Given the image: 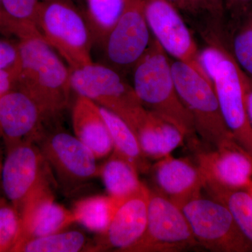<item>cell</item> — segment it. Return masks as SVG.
Listing matches in <instances>:
<instances>
[{
  "label": "cell",
  "mask_w": 252,
  "mask_h": 252,
  "mask_svg": "<svg viewBox=\"0 0 252 252\" xmlns=\"http://www.w3.org/2000/svg\"><path fill=\"white\" fill-rule=\"evenodd\" d=\"M54 187L48 186L36 191L20 214L21 233L18 245L31 239L40 238L67 229L75 223L72 210L56 203Z\"/></svg>",
  "instance_id": "9a60e30c"
},
{
  "label": "cell",
  "mask_w": 252,
  "mask_h": 252,
  "mask_svg": "<svg viewBox=\"0 0 252 252\" xmlns=\"http://www.w3.org/2000/svg\"><path fill=\"white\" fill-rule=\"evenodd\" d=\"M0 34L6 36H15L18 39L24 37L21 28L15 24L4 11L0 0Z\"/></svg>",
  "instance_id": "d6a6232c"
},
{
  "label": "cell",
  "mask_w": 252,
  "mask_h": 252,
  "mask_svg": "<svg viewBox=\"0 0 252 252\" xmlns=\"http://www.w3.org/2000/svg\"><path fill=\"white\" fill-rule=\"evenodd\" d=\"M220 112L239 145L252 157V124L245 104L240 69L227 50L213 79Z\"/></svg>",
  "instance_id": "8fae6325"
},
{
  "label": "cell",
  "mask_w": 252,
  "mask_h": 252,
  "mask_svg": "<svg viewBox=\"0 0 252 252\" xmlns=\"http://www.w3.org/2000/svg\"><path fill=\"white\" fill-rule=\"evenodd\" d=\"M169 1L179 10L182 16L185 14L186 16L190 18L189 19L191 20V11H190L188 0H169Z\"/></svg>",
  "instance_id": "d590c367"
},
{
  "label": "cell",
  "mask_w": 252,
  "mask_h": 252,
  "mask_svg": "<svg viewBox=\"0 0 252 252\" xmlns=\"http://www.w3.org/2000/svg\"><path fill=\"white\" fill-rule=\"evenodd\" d=\"M197 245L182 209L159 190H150L146 229L124 252H179Z\"/></svg>",
  "instance_id": "52a82bcc"
},
{
  "label": "cell",
  "mask_w": 252,
  "mask_h": 252,
  "mask_svg": "<svg viewBox=\"0 0 252 252\" xmlns=\"http://www.w3.org/2000/svg\"><path fill=\"white\" fill-rule=\"evenodd\" d=\"M36 144L66 193L99 177L97 159L75 135L61 128L46 130Z\"/></svg>",
  "instance_id": "8992f818"
},
{
  "label": "cell",
  "mask_w": 252,
  "mask_h": 252,
  "mask_svg": "<svg viewBox=\"0 0 252 252\" xmlns=\"http://www.w3.org/2000/svg\"><path fill=\"white\" fill-rule=\"evenodd\" d=\"M133 67V88L145 108L175 126L185 137H193V117L176 89L167 53L155 38Z\"/></svg>",
  "instance_id": "7a4b0ae2"
},
{
  "label": "cell",
  "mask_w": 252,
  "mask_h": 252,
  "mask_svg": "<svg viewBox=\"0 0 252 252\" xmlns=\"http://www.w3.org/2000/svg\"><path fill=\"white\" fill-rule=\"evenodd\" d=\"M225 36L239 23L252 14V0H224Z\"/></svg>",
  "instance_id": "f546056e"
},
{
  "label": "cell",
  "mask_w": 252,
  "mask_h": 252,
  "mask_svg": "<svg viewBox=\"0 0 252 252\" xmlns=\"http://www.w3.org/2000/svg\"><path fill=\"white\" fill-rule=\"evenodd\" d=\"M203 180V190L210 198L227 207L240 229L252 243V199L248 192L227 188L206 177Z\"/></svg>",
  "instance_id": "7402d4cb"
},
{
  "label": "cell",
  "mask_w": 252,
  "mask_h": 252,
  "mask_svg": "<svg viewBox=\"0 0 252 252\" xmlns=\"http://www.w3.org/2000/svg\"><path fill=\"white\" fill-rule=\"evenodd\" d=\"M125 198L111 195H93L77 200L72 211L76 222L86 229L102 234L108 228L113 217Z\"/></svg>",
  "instance_id": "44dd1931"
},
{
  "label": "cell",
  "mask_w": 252,
  "mask_h": 252,
  "mask_svg": "<svg viewBox=\"0 0 252 252\" xmlns=\"http://www.w3.org/2000/svg\"><path fill=\"white\" fill-rule=\"evenodd\" d=\"M247 192H248L249 195H250L252 199V180L249 183V185L247 186L246 188L245 189Z\"/></svg>",
  "instance_id": "74e56055"
},
{
  "label": "cell",
  "mask_w": 252,
  "mask_h": 252,
  "mask_svg": "<svg viewBox=\"0 0 252 252\" xmlns=\"http://www.w3.org/2000/svg\"><path fill=\"white\" fill-rule=\"evenodd\" d=\"M240 76H241L242 83H243L245 104L248 109L249 117L252 124V79L245 74L241 69H240Z\"/></svg>",
  "instance_id": "e575fe53"
},
{
  "label": "cell",
  "mask_w": 252,
  "mask_h": 252,
  "mask_svg": "<svg viewBox=\"0 0 252 252\" xmlns=\"http://www.w3.org/2000/svg\"><path fill=\"white\" fill-rule=\"evenodd\" d=\"M227 50L228 49L223 45L209 44L200 52V63L212 82L219 65L224 59Z\"/></svg>",
  "instance_id": "4dcf8cb0"
},
{
  "label": "cell",
  "mask_w": 252,
  "mask_h": 252,
  "mask_svg": "<svg viewBox=\"0 0 252 252\" xmlns=\"http://www.w3.org/2000/svg\"><path fill=\"white\" fill-rule=\"evenodd\" d=\"M150 189L145 185L127 197L118 208L108 228L97 235L89 252L124 250L135 243L146 229Z\"/></svg>",
  "instance_id": "4fadbf2b"
},
{
  "label": "cell",
  "mask_w": 252,
  "mask_h": 252,
  "mask_svg": "<svg viewBox=\"0 0 252 252\" xmlns=\"http://www.w3.org/2000/svg\"><path fill=\"white\" fill-rule=\"evenodd\" d=\"M87 20L94 41L104 44L120 18L127 0H86Z\"/></svg>",
  "instance_id": "484cf974"
},
{
  "label": "cell",
  "mask_w": 252,
  "mask_h": 252,
  "mask_svg": "<svg viewBox=\"0 0 252 252\" xmlns=\"http://www.w3.org/2000/svg\"><path fill=\"white\" fill-rule=\"evenodd\" d=\"M143 0H127L125 8L103 45L109 62L119 67H133L152 41Z\"/></svg>",
  "instance_id": "7c38bea8"
},
{
  "label": "cell",
  "mask_w": 252,
  "mask_h": 252,
  "mask_svg": "<svg viewBox=\"0 0 252 252\" xmlns=\"http://www.w3.org/2000/svg\"><path fill=\"white\" fill-rule=\"evenodd\" d=\"M39 1L40 0H1L6 14L23 31L25 36L23 38L41 36L36 23Z\"/></svg>",
  "instance_id": "83f0119b"
},
{
  "label": "cell",
  "mask_w": 252,
  "mask_h": 252,
  "mask_svg": "<svg viewBox=\"0 0 252 252\" xmlns=\"http://www.w3.org/2000/svg\"><path fill=\"white\" fill-rule=\"evenodd\" d=\"M136 135L146 157L159 160L170 155L185 138L175 126L149 110Z\"/></svg>",
  "instance_id": "d6986e66"
},
{
  "label": "cell",
  "mask_w": 252,
  "mask_h": 252,
  "mask_svg": "<svg viewBox=\"0 0 252 252\" xmlns=\"http://www.w3.org/2000/svg\"><path fill=\"white\" fill-rule=\"evenodd\" d=\"M18 61L17 43L0 39V69L14 67Z\"/></svg>",
  "instance_id": "1f68e13d"
},
{
  "label": "cell",
  "mask_w": 252,
  "mask_h": 252,
  "mask_svg": "<svg viewBox=\"0 0 252 252\" xmlns=\"http://www.w3.org/2000/svg\"><path fill=\"white\" fill-rule=\"evenodd\" d=\"M138 171L124 158L112 152V156L99 166L101 177L108 195L125 198L142 187Z\"/></svg>",
  "instance_id": "603a6c76"
},
{
  "label": "cell",
  "mask_w": 252,
  "mask_h": 252,
  "mask_svg": "<svg viewBox=\"0 0 252 252\" xmlns=\"http://www.w3.org/2000/svg\"><path fill=\"white\" fill-rule=\"evenodd\" d=\"M171 70L179 95L193 117L196 133L216 149L236 143L222 116L213 83L177 60L171 62Z\"/></svg>",
  "instance_id": "5b68a950"
},
{
  "label": "cell",
  "mask_w": 252,
  "mask_h": 252,
  "mask_svg": "<svg viewBox=\"0 0 252 252\" xmlns=\"http://www.w3.org/2000/svg\"><path fill=\"white\" fill-rule=\"evenodd\" d=\"M143 3L151 32L165 52L212 81L204 70L200 51L179 10L169 0H143Z\"/></svg>",
  "instance_id": "30bf717a"
},
{
  "label": "cell",
  "mask_w": 252,
  "mask_h": 252,
  "mask_svg": "<svg viewBox=\"0 0 252 252\" xmlns=\"http://www.w3.org/2000/svg\"><path fill=\"white\" fill-rule=\"evenodd\" d=\"M36 23L41 38L62 56L69 69L94 63L90 26L70 0H40Z\"/></svg>",
  "instance_id": "3957f363"
},
{
  "label": "cell",
  "mask_w": 252,
  "mask_h": 252,
  "mask_svg": "<svg viewBox=\"0 0 252 252\" xmlns=\"http://www.w3.org/2000/svg\"><path fill=\"white\" fill-rule=\"evenodd\" d=\"M191 21H197L207 42H224L225 10L224 0H188Z\"/></svg>",
  "instance_id": "cb8c5ba5"
},
{
  "label": "cell",
  "mask_w": 252,
  "mask_h": 252,
  "mask_svg": "<svg viewBox=\"0 0 252 252\" xmlns=\"http://www.w3.org/2000/svg\"><path fill=\"white\" fill-rule=\"evenodd\" d=\"M226 40H230L228 51L239 67L252 79V14L230 31Z\"/></svg>",
  "instance_id": "4316f807"
},
{
  "label": "cell",
  "mask_w": 252,
  "mask_h": 252,
  "mask_svg": "<svg viewBox=\"0 0 252 252\" xmlns=\"http://www.w3.org/2000/svg\"><path fill=\"white\" fill-rule=\"evenodd\" d=\"M1 140V136H0V140ZM3 161H4V158H3L2 152H1V147H0V191L1 190V170H2Z\"/></svg>",
  "instance_id": "8d00e7d4"
},
{
  "label": "cell",
  "mask_w": 252,
  "mask_h": 252,
  "mask_svg": "<svg viewBox=\"0 0 252 252\" xmlns=\"http://www.w3.org/2000/svg\"><path fill=\"white\" fill-rule=\"evenodd\" d=\"M72 121L74 135L90 149L97 160L112 153V138L97 104L78 95L72 107Z\"/></svg>",
  "instance_id": "ac0fdd59"
},
{
  "label": "cell",
  "mask_w": 252,
  "mask_h": 252,
  "mask_svg": "<svg viewBox=\"0 0 252 252\" xmlns=\"http://www.w3.org/2000/svg\"><path fill=\"white\" fill-rule=\"evenodd\" d=\"M52 170L34 142H23L6 149L1 170V190L21 214L29 199L39 189L56 186Z\"/></svg>",
  "instance_id": "9c48e42d"
},
{
  "label": "cell",
  "mask_w": 252,
  "mask_h": 252,
  "mask_svg": "<svg viewBox=\"0 0 252 252\" xmlns=\"http://www.w3.org/2000/svg\"><path fill=\"white\" fill-rule=\"evenodd\" d=\"M16 89L37 104L46 123L56 120L67 108L72 89L70 69L41 36L18 39Z\"/></svg>",
  "instance_id": "6da1fadb"
},
{
  "label": "cell",
  "mask_w": 252,
  "mask_h": 252,
  "mask_svg": "<svg viewBox=\"0 0 252 252\" xmlns=\"http://www.w3.org/2000/svg\"><path fill=\"white\" fill-rule=\"evenodd\" d=\"M45 123L37 104L23 91L16 88L0 97V136L5 149L36 143L46 130Z\"/></svg>",
  "instance_id": "5bb4252c"
},
{
  "label": "cell",
  "mask_w": 252,
  "mask_h": 252,
  "mask_svg": "<svg viewBox=\"0 0 252 252\" xmlns=\"http://www.w3.org/2000/svg\"><path fill=\"white\" fill-rule=\"evenodd\" d=\"M99 110L112 138L113 152L135 167L137 171L147 173L151 165L135 132L117 114L102 107H99Z\"/></svg>",
  "instance_id": "ffe728a7"
},
{
  "label": "cell",
  "mask_w": 252,
  "mask_h": 252,
  "mask_svg": "<svg viewBox=\"0 0 252 252\" xmlns=\"http://www.w3.org/2000/svg\"><path fill=\"white\" fill-rule=\"evenodd\" d=\"M70 81L77 95L117 114L135 133L148 113L134 88L112 67L93 63L70 69Z\"/></svg>",
  "instance_id": "277c9868"
},
{
  "label": "cell",
  "mask_w": 252,
  "mask_h": 252,
  "mask_svg": "<svg viewBox=\"0 0 252 252\" xmlns=\"http://www.w3.org/2000/svg\"><path fill=\"white\" fill-rule=\"evenodd\" d=\"M197 243L211 252H251L252 243L243 234L229 210L214 198L200 196L182 207Z\"/></svg>",
  "instance_id": "ba28073f"
},
{
  "label": "cell",
  "mask_w": 252,
  "mask_h": 252,
  "mask_svg": "<svg viewBox=\"0 0 252 252\" xmlns=\"http://www.w3.org/2000/svg\"><path fill=\"white\" fill-rule=\"evenodd\" d=\"M197 154V165L203 177L237 190H245L252 180V157L237 142Z\"/></svg>",
  "instance_id": "2e32d148"
},
{
  "label": "cell",
  "mask_w": 252,
  "mask_h": 252,
  "mask_svg": "<svg viewBox=\"0 0 252 252\" xmlns=\"http://www.w3.org/2000/svg\"><path fill=\"white\" fill-rule=\"evenodd\" d=\"M90 245L86 235L80 230H64L28 240L18 245L14 252H89Z\"/></svg>",
  "instance_id": "d4e9b609"
},
{
  "label": "cell",
  "mask_w": 252,
  "mask_h": 252,
  "mask_svg": "<svg viewBox=\"0 0 252 252\" xmlns=\"http://www.w3.org/2000/svg\"><path fill=\"white\" fill-rule=\"evenodd\" d=\"M20 233L19 214L7 199L0 197V252H13Z\"/></svg>",
  "instance_id": "f1b7e54d"
},
{
  "label": "cell",
  "mask_w": 252,
  "mask_h": 252,
  "mask_svg": "<svg viewBox=\"0 0 252 252\" xmlns=\"http://www.w3.org/2000/svg\"><path fill=\"white\" fill-rule=\"evenodd\" d=\"M159 191L182 207L203 190V175L198 165L171 155L160 159L154 168Z\"/></svg>",
  "instance_id": "e0dca14e"
},
{
  "label": "cell",
  "mask_w": 252,
  "mask_h": 252,
  "mask_svg": "<svg viewBox=\"0 0 252 252\" xmlns=\"http://www.w3.org/2000/svg\"><path fill=\"white\" fill-rule=\"evenodd\" d=\"M18 75V61L14 67L0 69V97L16 89Z\"/></svg>",
  "instance_id": "836d02e7"
}]
</instances>
